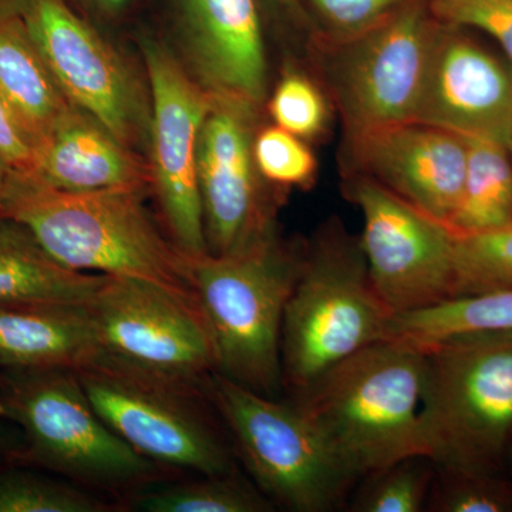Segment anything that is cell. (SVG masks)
I'll list each match as a JSON object with an SVG mask.
<instances>
[{"instance_id": "6da1fadb", "label": "cell", "mask_w": 512, "mask_h": 512, "mask_svg": "<svg viewBox=\"0 0 512 512\" xmlns=\"http://www.w3.org/2000/svg\"><path fill=\"white\" fill-rule=\"evenodd\" d=\"M143 195L64 191L35 174L10 171L0 192V217L28 228L67 268L151 282L198 303L187 256L160 231Z\"/></svg>"}, {"instance_id": "7a4b0ae2", "label": "cell", "mask_w": 512, "mask_h": 512, "mask_svg": "<svg viewBox=\"0 0 512 512\" xmlns=\"http://www.w3.org/2000/svg\"><path fill=\"white\" fill-rule=\"evenodd\" d=\"M426 352L389 338L333 366L292 396L356 480L423 456L420 410Z\"/></svg>"}, {"instance_id": "3957f363", "label": "cell", "mask_w": 512, "mask_h": 512, "mask_svg": "<svg viewBox=\"0 0 512 512\" xmlns=\"http://www.w3.org/2000/svg\"><path fill=\"white\" fill-rule=\"evenodd\" d=\"M0 420L19 430L15 464L92 493L134 491L164 471L104 423L72 370L0 369Z\"/></svg>"}, {"instance_id": "277c9868", "label": "cell", "mask_w": 512, "mask_h": 512, "mask_svg": "<svg viewBox=\"0 0 512 512\" xmlns=\"http://www.w3.org/2000/svg\"><path fill=\"white\" fill-rule=\"evenodd\" d=\"M394 313L370 279L360 238L323 229L301 254L281 335L282 389L305 392L333 366L390 338Z\"/></svg>"}, {"instance_id": "5b68a950", "label": "cell", "mask_w": 512, "mask_h": 512, "mask_svg": "<svg viewBox=\"0 0 512 512\" xmlns=\"http://www.w3.org/2000/svg\"><path fill=\"white\" fill-rule=\"evenodd\" d=\"M299 261L301 254L279 244L275 232L232 254L188 258L217 373L264 396L282 389V322Z\"/></svg>"}, {"instance_id": "8992f818", "label": "cell", "mask_w": 512, "mask_h": 512, "mask_svg": "<svg viewBox=\"0 0 512 512\" xmlns=\"http://www.w3.org/2000/svg\"><path fill=\"white\" fill-rule=\"evenodd\" d=\"M426 352L420 424L437 470L485 473L512 436V336L441 340Z\"/></svg>"}, {"instance_id": "52a82bcc", "label": "cell", "mask_w": 512, "mask_h": 512, "mask_svg": "<svg viewBox=\"0 0 512 512\" xmlns=\"http://www.w3.org/2000/svg\"><path fill=\"white\" fill-rule=\"evenodd\" d=\"M204 392L256 487L272 504L293 512L342 507L357 480L298 404L252 392L217 372Z\"/></svg>"}, {"instance_id": "ba28073f", "label": "cell", "mask_w": 512, "mask_h": 512, "mask_svg": "<svg viewBox=\"0 0 512 512\" xmlns=\"http://www.w3.org/2000/svg\"><path fill=\"white\" fill-rule=\"evenodd\" d=\"M76 375L104 423L164 471L197 476L235 471L234 454L208 416L202 390L103 357Z\"/></svg>"}, {"instance_id": "9c48e42d", "label": "cell", "mask_w": 512, "mask_h": 512, "mask_svg": "<svg viewBox=\"0 0 512 512\" xmlns=\"http://www.w3.org/2000/svg\"><path fill=\"white\" fill-rule=\"evenodd\" d=\"M87 309L103 359L202 392L217 372L200 305L163 286L104 275Z\"/></svg>"}, {"instance_id": "30bf717a", "label": "cell", "mask_w": 512, "mask_h": 512, "mask_svg": "<svg viewBox=\"0 0 512 512\" xmlns=\"http://www.w3.org/2000/svg\"><path fill=\"white\" fill-rule=\"evenodd\" d=\"M439 19L414 0L375 28L322 47L348 140L413 121Z\"/></svg>"}, {"instance_id": "8fae6325", "label": "cell", "mask_w": 512, "mask_h": 512, "mask_svg": "<svg viewBox=\"0 0 512 512\" xmlns=\"http://www.w3.org/2000/svg\"><path fill=\"white\" fill-rule=\"evenodd\" d=\"M346 188L363 215L370 279L394 316L453 299L456 234L363 175Z\"/></svg>"}, {"instance_id": "7c38bea8", "label": "cell", "mask_w": 512, "mask_h": 512, "mask_svg": "<svg viewBox=\"0 0 512 512\" xmlns=\"http://www.w3.org/2000/svg\"><path fill=\"white\" fill-rule=\"evenodd\" d=\"M153 100L151 187L171 241L187 258L208 254L198 181V141L214 96L163 46H143Z\"/></svg>"}, {"instance_id": "4fadbf2b", "label": "cell", "mask_w": 512, "mask_h": 512, "mask_svg": "<svg viewBox=\"0 0 512 512\" xmlns=\"http://www.w3.org/2000/svg\"><path fill=\"white\" fill-rule=\"evenodd\" d=\"M255 107L215 97L198 141L208 254L242 251L274 234V210L254 158Z\"/></svg>"}, {"instance_id": "5bb4252c", "label": "cell", "mask_w": 512, "mask_h": 512, "mask_svg": "<svg viewBox=\"0 0 512 512\" xmlns=\"http://www.w3.org/2000/svg\"><path fill=\"white\" fill-rule=\"evenodd\" d=\"M29 35L60 89L73 106L130 146L140 107L123 64L64 0H26L22 12Z\"/></svg>"}, {"instance_id": "9a60e30c", "label": "cell", "mask_w": 512, "mask_h": 512, "mask_svg": "<svg viewBox=\"0 0 512 512\" xmlns=\"http://www.w3.org/2000/svg\"><path fill=\"white\" fill-rule=\"evenodd\" d=\"M413 121L510 148V64L439 20Z\"/></svg>"}, {"instance_id": "2e32d148", "label": "cell", "mask_w": 512, "mask_h": 512, "mask_svg": "<svg viewBox=\"0 0 512 512\" xmlns=\"http://www.w3.org/2000/svg\"><path fill=\"white\" fill-rule=\"evenodd\" d=\"M349 143L360 175L448 227L466 180V138L407 121L350 138Z\"/></svg>"}, {"instance_id": "e0dca14e", "label": "cell", "mask_w": 512, "mask_h": 512, "mask_svg": "<svg viewBox=\"0 0 512 512\" xmlns=\"http://www.w3.org/2000/svg\"><path fill=\"white\" fill-rule=\"evenodd\" d=\"M195 73L212 96L258 109L266 57L255 0H181Z\"/></svg>"}, {"instance_id": "ac0fdd59", "label": "cell", "mask_w": 512, "mask_h": 512, "mask_svg": "<svg viewBox=\"0 0 512 512\" xmlns=\"http://www.w3.org/2000/svg\"><path fill=\"white\" fill-rule=\"evenodd\" d=\"M100 357L86 305H0V369L79 372Z\"/></svg>"}, {"instance_id": "d6986e66", "label": "cell", "mask_w": 512, "mask_h": 512, "mask_svg": "<svg viewBox=\"0 0 512 512\" xmlns=\"http://www.w3.org/2000/svg\"><path fill=\"white\" fill-rule=\"evenodd\" d=\"M35 175L64 191H146L151 187L150 168L82 110L37 150Z\"/></svg>"}, {"instance_id": "ffe728a7", "label": "cell", "mask_w": 512, "mask_h": 512, "mask_svg": "<svg viewBox=\"0 0 512 512\" xmlns=\"http://www.w3.org/2000/svg\"><path fill=\"white\" fill-rule=\"evenodd\" d=\"M0 96L36 150L77 109L29 35L22 15L0 18Z\"/></svg>"}, {"instance_id": "44dd1931", "label": "cell", "mask_w": 512, "mask_h": 512, "mask_svg": "<svg viewBox=\"0 0 512 512\" xmlns=\"http://www.w3.org/2000/svg\"><path fill=\"white\" fill-rule=\"evenodd\" d=\"M103 279L60 264L28 228L0 217V305H86Z\"/></svg>"}, {"instance_id": "7402d4cb", "label": "cell", "mask_w": 512, "mask_h": 512, "mask_svg": "<svg viewBox=\"0 0 512 512\" xmlns=\"http://www.w3.org/2000/svg\"><path fill=\"white\" fill-rule=\"evenodd\" d=\"M512 336V288L461 296L433 308L397 315L390 338L430 345L463 336Z\"/></svg>"}, {"instance_id": "603a6c76", "label": "cell", "mask_w": 512, "mask_h": 512, "mask_svg": "<svg viewBox=\"0 0 512 512\" xmlns=\"http://www.w3.org/2000/svg\"><path fill=\"white\" fill-rule=\"evenodd\" d=\"M467 144L466 180L448 224L456 235L491 231L512 222L510 150L491 141L467 140Z\"/></svg>"}, {"instance_id": "cb8c5ba5", "label": "cell", "mask_w": 512, "mask_h": 512, "mask_svg": "<svg viewBox=\"0 0 512 512\" xmlns=\"http://www.w3.org/2000/svg\"><path fill=\"white\" fill-rule=\"evenodd\" d=\"M146 512H268L275 505L256 485L247 483L237 471L158 488L134 501Z\"/></svg>"}, {"instance_id": "d4e9b609", "label": "cell", "mask_w": 512, "mask_h": 512, "mask_svg": "<svg viewBox=\"0 0 512 512\" xmlns=\"http://www.w3.org/2000/svg\"><path fill=\"white\" fill-rule=\"evenodd\" d=\"M113 505L79 485L35 473L32 467H0V512H107Z\"/></svg>"}, {"instance_id": "484cf974", "label": "cell", "mask_w": 512, "mask_h": 512, "mask_svg": "<svg viewBox=\"0 0 512 512\" xmlns=\"http://www.w3.org/2000/svg\"><path fill=\"white\" fill-rule=\"evenodd\" d=\"M512 288V222L471 235H456L454 298Z\"/></svg>"}, {"instance_id": "4316f807", "label": "cell", "mask_w": 512, "mask_h": 512, "mask_svg": "<svg viewBox=\"0 0 512 512\" xmlns=\"http://www.w3.org/2000/svg\"><path fill=\"white\" fill-rule=\"evenodd\" d=\"M436 477V466L427 457L406 458L370 474L350 510L355 512H419L426 510Z\"/></svg>"}, {"instance_id": "83f0119b", "label": "cell", "mask_w": 512, "mask_h": 512, "mask_svg": "<svg viewBox=\"0 0 512 512\" xmlns=\"http://www.w3.org/2000/svg\"><path fill=\"white\" fill-rule=\"evenodd\" d=\"M254 158L266 181L281 187H308L318 171V161L302 138L275 126L254 138Z\"/></svg>"}, {"instance_id": "f1b7e54d", "label": "cell", "mask_w": 512, "mask_h": 512, "mask_svg": "<svg viewBox=\"0 0 512 512\" xmlns=\"http://www.w3.org/2000/svg\"><path fill=\"white\" fill-rule=\"evenodd\" d=\"M320 47L339 45L375 28L414 0H306Z\"/></svg>"}, {"instance_id": "f546056e", "label": "cell", "mask_w": 512, "mask_h": 512, "mask_svg": "<svg viewBox=\"0 0 512 512\" xmlns=\"http://www.w3.org/2000/svg\"><path fill=\"white\" fill-rule=\"evenodd\" d=\"M269 113L276 126L305 140L319 137L328 126L326 97L301 73H288L281 80L269 103Z\"/></svg>"}, {"instance_id": "4dcf8cb0", "label": "cell", "mask_w": 512, "mask_h": 512, "mask_svg": "<svg viewBox=\"0 0 512 512\" xmlns=\"http://www.w3.org/2000/svg\"><path fill=\"white\" fill-rule=\"evenodd\" d=\"M434 18L483 30L497 40L512 69V0H427Z\"/></svg>"}, {"instance_id": "1f68e13d", "label": "cell", "mask_w": 512, "mask_h": 512, "mask_svg": "<svg viewBox=\"0 0 512 512\" xmlns=\"http://www.w3.org/2000/svg\"><path fill=\"white\" fill-rule=\"evenodd\" d=\"M0 163L12 173L35 174L36 150L0 96Z\"/></svg>"}, {"instance_id": "d6a6232c", "label": "cell", "mask_w": 512, "mask_h": 512, "mask_svg": "<svg viewBox=\"0 0 512 512\" xmlns=\"http://www.w3.org/2000/svg\"><path fill=\"white\" fill-rule=\"evenodd\" d=\"M20 433L16 427L0 420V467L15 464L20 448Z\"/></svg>"}, {"instance_id": "836d02e7", "label": "cell", "mask_w": 512, "mask_h": 512, "mask_svg": "<svg viewBox=\"0 0 512 512\" xmlns=\"http://www.w3.org/2000/svg\"><path fill=\"white\" fill-rule=\"evenodd\" d=\"M26 0H0V18L10 15H22Z\"/></svg>"}, {"instance_id": "e575fe53", "label": "cell", "mask_w": 512, "mask_h": 512, "mask_svg": "<svg viewBox=\"0 0 512 512\" xmlns=\"http://www.w3.org/2000/svg\"><path fill=\"white\" fill-rule=\"evenodd\" d=\"M10 171L2 163H0V192L3 191L6 181H8Z\"/></svg>"}, {"instance_id": "d590c367", "label": "cell", "mask_w": 512, "mask_h": 512, "mask_svg": "<svg viewBox=\"0 0 512 512\" xmlns=\"http://www.w3.org/2000/svg\"><path fill=\"white\" fill-rule=\"evenodd\" d=\"M275 2L292 9L299 5V0H275Z\"/></svg>"}, {"instance_id": "8d00e7d4", "label": "cell", "mask_w": 512, "mask_h": 512, "mask_svg": "<svg viewBox=\"0 0 512 512\" xmlns=\"http://www.w3.org/2000/svg\"><path fill=\"white\" fill-rule=\"evenodd\" d=\"M100 2L107 3V5H120L124 0H100Z\"/></svg>"}, {"instance_id": "74e56055", "label": "cell", "mask_w": 512, "mask_h": 512, "mask_svg": "<svg viewBox=\"0 0 512 512\" xmlns=\"http://www.w3.org/2000/svg\"><path fill=\"white\" fill-rule=\"evenodd\" d=\"M508 150H510V154L512 156V138H511L510 148H508Z\"/></svg>"}]
</instances>
